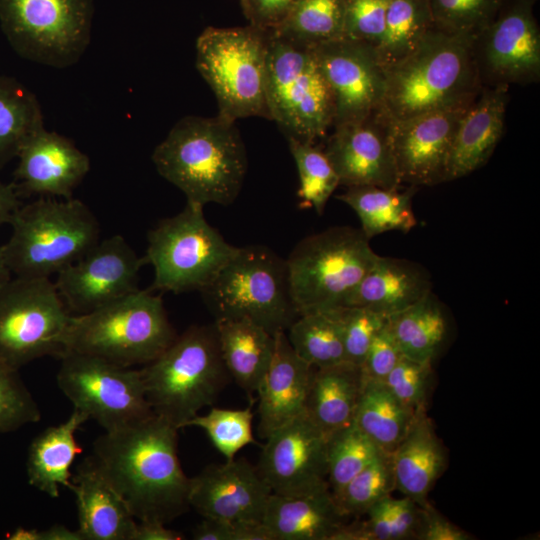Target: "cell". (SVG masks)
Returning a JSON list of instances; mask_svg holds the SVG:
<instances>
[{
  "label": "cell",
  "mask_w": 540,
  "mask_h": 540,
  "mask_svg": "<svg viewBox=\"0 0 540 540\" xmlns=\"http://www.w3.org/2000/svg\"><path fill=\"white\" fill-rule=\"evenodd\" d=\"M313 370L294 351L286 331L277 332L272 359L256 391L260 438L304 412Z\"/></svg>",
  "instance_id": "obj_23"
},
{
  "label": "cell",
  "mask_w": 540,
  "mask_h": 540,
  "mask_svg": "<svg viewBox=\"0 0 540 540\" xmlns=\"http://www.w3.org/2000/svg\"><path fill=\"white\" fill-rule=\"evenodd\" d=\"M378 257L362 230L349 226L302 239L285 260L298 314L338 307Z\"/></svg>",
  "instance_id": "obj_10"
},
{
  "label": "cell",
  "mask_w": 540,
  "mask_h": 540,
  "mask_svg": "<svg viewBox=\"0 0 540 540\" xmlns=\"http://www.w3.org/2000/svg\"><path fill=\"white\" fill-rule=\"evenodd\" d=\"M537 0H503L493 20L473 37V54L482 87L508 88L540 78Z\"/></svg>",
  "instance_id": "obj_15"
},
{
  "label": "cell",
  "mask_w": 540,
  "mask_h": 540,
  "mask_svg": "<svg viewBox=\"0 0 540 540\" xmlns=\"http://www.w3.org/2000/svg\"><path fill=\"white\" fill-rule=\"evenodd\" d=\"M203 208L187 202L148 232L144 259L154 269L149 290L201 292L236 253L238 247L207 222Z\"/></svg>",
  "instance_id": "obj_11"
},
{
  "label": "cell",
  "mask_w": 540,
  "mask_h": 540,
  "mask_svg": "<svg viewBox=\"0 0 540 540\" xmlns=\"http://www.w3.org/2000/svg\"><path fill=\"white\" fill-rule=\"evenodd\" d=\"M39 407L15 370L0 360V433L38 422Z\"/></svg>",
  "instance_id": "obj_44"
},
{
  "label": "cell",
  "mask_w": 540,
  "mask_h": 540,
  "mask_svg": "<svg viewBox=\"0 0 540 540\" xmlns=\"http://www.w3.org/2000/svg\"><path fill=\"white\" fill-rule=\"evenodd\" d=\"M298 0H240L250 25L263 30L278 27Z\"/></svg>",
  "instance_id": "obj_49"
},
{
  "label": "cell",
  "mask_w": 540,
  "mask_h": 540,
  "mask_svg": "<svg viewBox=\"0 0 540 540\" xmlns=\"http://www.w3.org/2000/svg\"><path fill=\"white\" fill-rule=\"evenodd\" d=\"M178 429L151 414L105 431L88 457L139 521L167 524L189 508L190 478L177 453Z\"/></svg>",
  "instance_id": "obj_1"
},
{
  "label": "cell",
  "mask_w": 540,
  "mask_h": 540,
  "mask_svg": "<svg viewBox=\"0 0 540 540\" xmlns=\"http://www.w3.org/2000/svg\"><path fill=\"white\" fill-rule=\"evenodd\" d=\"M327 437L302 412L265 439L256 467L272 493L297 496L330 489Z\"/></svg>",
  "instance_id": "obj_17"
},
{
  "label": "cell",
  "mask_w": 540,
  "mask_h": 540,
  "mask_svg": "<svg viewBox=\"0 0 540 540\" xmlns=\"http://www.w3.org/2000/svg\"><path fill=\"white\" fill-rule=\"evenodd\" d=\"M236 121L188 115L154 149L158 173L181 190L188 203L230 205L247 172V156Z\"/></svg>",
  "instance_id": "obj_2"
},
{
  "label": "cell",
  "mask_w": 540,
  "mask_h": 540,
  "mask_svg": "<svg viewBox=\"0 0 540 540\" xmlns=\"http://www.w3.org/2000/svg\"><path fill=\"white\" fill-rule=\"evenodd\" d=\"M342 331L345 359L362 365L369 346L387 317L363 307H334Z\"/></svg>",
  "instance_id": "obj_45"
},
{
  "label": "cell",
  "mask_w": 540,
  "mask_h": 540,
  "mask_svg": "<svg viewBox=\"0 0 540 540\" xmlns=\"http://www.w3.org/2000/svg\"><path fill=\"white\" fill-rule=\"evenodd\" d=\"M418 540H471L472 535L443 517L431 504L421 508Z\"/></svg>",
  "instance_id": "obj_50"
},
{
  "label": "cell",
  "mask_w": 540,
  "mask_h": 540,
  "mask_svg": "<svg viewBox=\"0 0 540 540\" xmlns=\"http://www.w3.org/2000/svg\"><path fill=\"white\" fill-rule=\"evenodd\" d=\"M433 27L429 0H388L384 36L375 49L384 70L411 54Z\"/></svg>",
  "instance_id": "obj_36"
},
{
  "label": "cell",
  "mask_w": 540,
  "mask_h": 540,
  "mask_svg": "<svg viewBox=\"0 0 540 540\" xmlns=\"http://www.w3.org/2000/svg\"><path fill=\"white\" fill-rule=\"evenodd\" d=\"M508 91L482 87L467 107L452 143L445 182L472 173L491 157L504 132Z\"/></svg>",
  "instance_id": "obj_24"
},
{
  "label": "cell",
  "mask_w": 540,
  "mask_h": 540,
  "mask_svg": "<svg viewBox=\"0 0 540 540\" xmlns=\"http://www.w3.org/2000/svg\"><path fill=\"white\" fill-rule=\"evenodd\" d=\"M390 124L381 109L363 120L333 127L324 152L340 185L400 188Z\"/></svg>",
  "instance_id": "obj_19"
},
{
  "label": "cell",
  "mask_w": 540,
  "mask_h": 540,
  "mask_svg": "<svg viewBox=\"0 0 540 540\" xmlns=\"http://www.w3.org/2000/svg\"><path fill=\"white\" fill-rule=\"evenodd\" d=\"M176 336L162 297L138 289L88 313L71 315L62 354H86L133 367L157 358Z\"/></svg>",
  "instance_id": "obj_4"
},
{
  "label": "cell",
  "mask_w": 540,
  "mask_h": 540,
  "mask_svg": "<svg viewBox=\"0 0 540 540\" xmlns=\"http://www.w3.org/2000/svg\"><path fill=\"white\" fill-rule=\"evenodd\" d=\"M68 488L76 497L78 531L83 540H134L136 519L88 458Z\"/></svg>",
  "instance_id": "obj_25"
},
{
  "label": "cell",
  "mask_w": 540,
  "mask_h": 540,
  "mask_svg": "<svg viewBox=\"0 0 540 540\" xmlns=\"http://www.w3.org/2000/svg\"><path fill=\"white\" fill-rule=\"evenodd\" d=\"M416 187L405 191L378 186H352L337 196L350 206L361 222V230L370 239L387 231L409 232L417 224L412 209Z\"/></svg>",
  "instance_id": "obj_32"
},
{
  "label": "cell",
  "mask_w": 540,
  "mask_h": 540,
  "mask_svg": "<svg viewBox=\"0 0 540 540\" xmlns=\"http://www.w3.org/2000/svg\"><path fill=\"white\" fill-rule=\"evenodd\" d=\"M43 127L36 96L15 78L0 76V169Z\"/></svg>",
  "instance_id": "obj_35"
},
{
  "label": "cell",
  "mask_w": 540,
  "mask_h": 540,
  "mask_svg": "<svg viewBox=\"0 0 540 540\" xmlns=\"http://www.w3.org/2000/svg\"><path fill=\"white\" fill-rule=\"evenodd\" d=\"M388 0H345L343 38L368 44L381 43Z\"/></svg>",
  "instance_id": "obj_47"
},
{
  "label": "cell",
  "mask_w": 540,
  "mask_h": 540,
  "mask_svg": "<svg viewBox=\"0 0 540 540\" xmlns=\"http://www.w3.org/2000/svg\"><path fill=\"white\" fill-rule=\"evenodd\" d=\"M192 536L195 540H237V522L203 518Z\"/></svg>",
  "instance_id": "obj_51"
},
{
  "label": "cell",
  "mask_w": 540,
  "mask_h": 540,
  "mask_svg": "<svg viewBox=\"0 0 540 540\" xmlns=\"http://www.w3.org/2000/svg\"><path fill=\"white\" fill-rule=\"evenodd\" d=\"M432 364L402 356L383 381L390 392L413 413L426 411Z\"/></svg>",
  "instance_id": "obj_46"
},
{
  "label": "cell",
  "mask_w": 540,
  "mask_h": 540,
  "mask_svg": "<svg viewBox=\"0 0 540 540\" xmlns=\"http://www.w3.org/2000/svg\"><path fill=\"white\" fill-rule=\"evenodd\" d=\"M201 293L215 320L249 319L272 335L287 331L299 316L285 260L262 245L238 247Z\"/></svg>",
  "instance_id": "obj_8"
},
{
  "label": "cell",
  "mask_w": 540,
  "mask_h": 540,
  "mask_svg": "<svg viewBox=\"0 0 540 540\" xmlns=\"http://www.w3.org/2000/svg\"><path fill=\"white\" fill-rule=\"evenodd\" d=\"M314 49L333 98V127L382 109L386 77L374 47L340 38Z\"/></svg>",
  "instance_id": "obj_18"
},
{
  "label": "cell",
  "mask_w": 540,
  "mask_h": 540,
  "mask_svg": "<svg viewBox=\"0 0 540 540\" xmlns=\"http://www.w3.org/2000/svg\"><path fill=\"white\" fill-rule=\"evenodd\" d=\"M395 489L425 508L429 492L446 466V455L426 411L418 412L392 452Z\"/></svg>",
  "instance_id": "obj_27"
},
{
  "label": "cell",
  "mask_w": 540,
  "mask_h": 540,
  "mask_svg": "<svg viewBox=\"0 0 540 540\" xmlns=\"http://www.w3.org/2000/svg\"><path fill=\"white\" fill-rule=\"evenodd\" d=\"M394 489L392 453L382 451L333 497L344 515L359 517Z\"/></svg>",
  "instance_id": "obj_41"
},
{
  "label": "cell",
  "mask_w": 540,
  "mask_h": 540,
  "mask_svg": "<svg viewBox=\"0 0 540 540\" xmlns=\"http://www.w3.org/2000/svg\"><path fill=\"white\" fill-rule=\"evenodd\" d=\"M228 374L248 394L257 391L275 348V335L245 318L215 320Z\"/></svg>",
  "instance_id": "obj_30"
},
{
  "label": "cell",
  "mask_w": 540,
  "mask_h": 540,
  "mask_svg": "<svg viewBox=\"0 0 540 540\" xmlns=\"http://www.w3.org/2000/svg\"><path fill=\"white\" fill-rule=\"evenodd\" d=\"M252 420L251 407L236 410L212 408L204 415L197 414L186 427L195 426L204 430L226 460H232L243 447L256 443Z\"/></svg>",
  "instance_id": "obj_42"
},
{
  "label": "cell",
  "mask_w": 540,
  "mask_h": 540,
  "mask_svg": "<svg viewBox=\"0 0 540 540\" xmlns=\"http://www.w3.org/2000/svg\"><path fill=\"white\" fill-rule=\"evenodd\" d=\"M139 370L153 413L178 430L216 401L229 375L215 325L189 327Z\"/></svg>",
  "instance_id": "obj_6"
},
{
  "label": "cell",
  "mask_w": 540,
  "mask_h": 540,
  "mask_svg": "<svg viewBox=\"0 0 540 540\" xmlns=\"http://www.w3.org/2000/svg\"><path fill=\"white\" fill-rule=\"evenodd\" d=\"M389 327L404 357L432 364L447 334V321L432 292L388 317Z\"/></svg>",
  "instance_id": "obj_33"
},
{
  "label": "cell",
  "mask_w": 540,
  "mask_h": 540,
  "mask_svg": "<svg viewBox=\"0 0 540 540\" xmlns=\"http://www.w3.org/2000/svg\"><path fill=\"white\" fill-rule=\"evenodd\" d=\"M88 417L74 409L69 418L46 428L31 443L27 458V476L31 486L57 498L61 486L71 482V465L82 452L75 433Z\"/></svg>",
  "instance_id": "obj_31"
},
{
  "label": "cell",
  "mask_w": 540,
  "mask_h": 540,
  "mask_svg": "<svg viewBox=\"0 0 540 540\" xmlns=\"http://www.w3.org/2000/svg\"><path fill=\"white\" fill-rule=\"evenodd\" d=\"M20 206L19 193L15 185L0 181V225L9 224Z\"/></svg>",
  "instance_id": "obj_53"
},
{
  "label": "cell",
  "mask_w": 540,
  "mask_h": 540,
  "mask_svg": "<svg viewBox=\"0 0 540 540\" xmlns=\"http://www.w3.org/2000/svg\"><path fill=\"white\" fill-rule=\"evenodd\" d=\"M39 540H83L77 530H71L64 525L55 524L48 529L39 530Z\"/></svg>",
  "instance_id": "obj_54"
},
{
  "label": "cell",
  "mask_w": 540,
  "mask_h": 540,
  "mask_svg": "<svg viewBox=\"0 0 540 540\" xmlns=\"http://www.w3.org/2000/svg\"><path fill=\"white\" fill-rule=\"evenodd\" d=\"M71 315L50 278H11L0 289V360L19 370L59 357Z\"/></svg>",
  "instance_id": "obj_13"
},
{
  "label": "cell",
  "mask_w": 540,
  "mask_h": 540,
  "mask_svg": "<svg viewBox=\"0 0 540 540\" xmlns=\"http://www.w3.org/2000/svg\"><path fill=\"white\" fill-rule=\"evenodd\" d=\"M10 540H39V530L36 528H17L8 536Z\"/></svg>",
  "instance_id": "obj_55"
},
{
  "label": "cell",
  "mask_w": 540,
  "mask_h": 540,
  "mask_svg": "<svg viewBox=\"0 0 540 540\" xmlns=\"http://www.w3.org/2000/svg\"><path fill=\"white\" fill-rule=\"evenodd\" d=\"M347 518L327 489L297 496L272 493L263 523L275 540H334Z\"/></svg>",
  "instance_id": "obj_28"
},
{
  "label": "cell",
  "mask_w": 540,
  "mask_h": 540,
  "mask_svg": "<svg viewBox=\"0 0 540 540\" xmlns=\"http://www.w3.org/2000/svg\"><path fill=\"white\" fill-rule=\"evenodd\" d=\"M272 491L245 459L209 465L190 478L189 503L203 518L263 522Z\"/></svg>",
  "instance_id": "obj_21"
},
{
  "label": "cell",
  "mask_w": 540,
  "mask_h": 540,
  "mask_svg": "<svg viewBox=\"0 0 540 540\" xmlns=\"http://www.w3.org/2000/svg\"><path fill=\"white\" fill-rule=\"evenodd\" d=\"M503 0H429L434 26L475 37L495 17Z\"/></svg>",
  "instance_id": "obj_43"
},
{
  "label": "cell",
  "mask_w": 540,
  "mask_h": 540,
  "mask_svg": "<svg viewBox=\"0 0 540 540\" xmlns=\"http://www.w3.org/2000/svg\"><path fill=\"white\" fill-rule=\"evenodd\" d=\"M268 30L207 27L196 41V67L211 87L218 115L269 119L266 89Z\"/></svg>",
  "instance_id": "obj_9"
},
{
  "label": "cell",
  "mask_w": 540,
  "mask_h": 540,
  "mask_svg": "<svg viewBox=\"0 0 540 540\" xmlns=\"http://www.w3.org/2000/svg\"><path fill=\"white\" fill-rule=\"evenodd\" d=\"M17 158L13 184L19 195L72 198L90 170L85 153L68 138L45 127L25 141Z\"/></svg>",
  "instance_id": "obj_22"
},
{
  "label": "cell",
  "mask_w": 540,
  "mask_h": 540,
  "mask_svg": "<svg viewBox=\"0 0 540 540\" xmlns=\"http://www.w3.org/2000/svg\"><path fill=\"white\" fill-rule=\"evenodd\" d=\"M470 104L391 119L390 139L401 184L417 187L445 182L456 130Z\"/></svg>",
  "instance_id": "obj_20"
},
{
  "label": "cell",
  "mask_w": 540,
  "mask_h": 540,
  "mask_svg": "<svg viewBox=\"0 0 540 540\" xmlns=\"http://www.w3.org/2000/svg\"><path fill=\"white\" fill-rule=\"evenodd\" d=\"M59 359L58 387L74 409L95 420L105 431L153 414L139 369L74 352H65Z\"/></svg>",
  "instance_id": "obj_14"
},
{
  "label": "cell",
  "mask_w": 540,
  "mask_h": 540,
  "mask_svg": "<svg viewBox=\"0 0 540 540\" xmlns=\"http://www.w3.org/2000/svg\"><path fill=\"white\" fill-rule=\"evenodd\" d=\"M362 388L360 366L345 361L314 368L304 412L328 436L353 423Z\"/></svg>",
  "instance_id": "obj_29"
},
{
  "label": "cell",
  "mask_w": 540,
  "mask_h": 540,
  "mask_svg": "<svg viewBox=\"0 0 540 540\" xmlns=\"http://www.w3.org/2000/svg\"><path fill=\"white\" fill-rule=\"evenodd\" d=\"M11 274L5 259L3 246L0 245V289L11 279Z\"/></svg>",
  "instance_id": "obj_56"
},
{
  "label": "cell",
  "mask_w": 540,
  "mask_h": 540,
  "mask_svg": "<svg viewBox=\"0 0 540 540\" xmlns=\"http://www.w3.org/2000/svg\"><path fill=\"white\" fill-rule=\"evenodd\" d=\"M382 451L354 423L329 434L327 437V478L332 495L336 496Z\"/></svg>",
  "instance_id": "obj_39"
},
{
  "label": "cell",
  "mask_w": 540,
  "mask_h": 540,
  "mask_svg": "<svg viewBox=\"0 0 540 540\" xmlns=\"http://www.w3.org/2000/svg\"><path fill=\"white\" fill-rule=\"evenodd\" d=\"M473 37L435 26L417 48L385 69L382 110L392 120L470 104L482 89Z\"/></svg>",
  "instance_id": "obj_3"
},
{
  "label": "cell",
  "mask_w": 540,
  "mask_h": 540,
  "mask_svg": "<svg viewBox=\"0 0 540 540\" xmlns=\"http://www.w3.org/2000/svg\"><path fill=\"white\" fill-rule=\"evenodd\" d=\"M431 292V281L419 265L379 256L338 307H363L387 318Z\"/></svg>",
  "instance_id": "obj_26"
},
{
  "label": "cell",
  "mask_w": 540,
  "mask_h": 540,
  "mask_svg": "<svg viewBox=\"0 0 540 540\" xmlns=\"http://www.w3.org/2000/svg\"><path fill=\"white\" fill-rule=\"evenodd\" d=\"M402 356L387 318L374 336L361 365L363 380L384 381Z\"/></svg>",
  "instance_id": "obj_48"
},
{
  "label": "cell",
  "mask_w": 540,
  "mask_h": 540,
  "mask_svg": "<svg viewBox=\"0 0 540 540\" xmlns=\"http://www.w3.org/2000/svg\"><path fill=\"white\" fill-rule=\"evenodd\" d=\"M93 15L94 0H0V26L12 49L57 69L85 53Z\"/></svg>",
  "instance_id": "obj_12"
},
{
  "label": "cell",
  "mask_w": 540,
  "mask_h": 540,
  "mask_svg": "<svg viewBox=\"0 0 540 540\" xmlns=\"http://www.w3.org/2000/svg\"><path fill=\"white\" fill-rule=\"evenodd\" d=\"M345 0H298L283 22L271 30L315 47L343 38Z\"/></svg>",
  "instance_id": "obj_38"
},
{
  "label": "cell",
  "mask_w": 540,
  "mask_h": 540,
  "mask_svg": "<svg viewBox=\"0 0 540 540\" xmlns=\"http://www.w3.org/2000/svg\"><path fill=\"white\" fill-rule=\"evenodd\" d=\"M287 140L298 170L301 205L313 208L321 215L340 185L339 177L324 150L311 142Z\"/></svg>",
  "instance_id": "obj_40"
},
{
  "label": "cell",
  "mask_w": 540,
  "mask_h": 540,
  "mask_svg": "<svg viewBox=\"0 0 540 540\" xmlns=\"http://www.w3.org/2000/svg\"><path fill=\"white\" fill-rule=\"evenodd\" d=\"M2 245L15 277L50 278L81 258L100 240V225L82 201L39 197L20 206Z\"/></svg>",
  "instance_id": "obj_5"
},
{
  "label": "cell",
  "mask_w": 540,
  "mask_h": 540,
  "mask_svg": "<svg viewBox=\"0 0 540 540\" xmlns=\"http://www.w3.org/2000/svg\"><path fill=\"white\" fill-rule=\"evenodd\" d=\"M144 257L126 239L113 235L100 239L53 281L70 313H88L138 290Z\"/></svg>",
  "instance_id": "obj_16"
},
{
  "label": "cell",
  "mask_w": 540,
  "mask_h": 540,
  "mask_svg": "<svg viewBox=\"0 0 540 540\" xmlns=\"http://www.w3.org/2000/svg\"><path fill=\"white\" fill-rule=\"evenodd\" d=\"M416 414L406 408L383 381L363 380L353 423L381 450L392 453Z\"/></svg>",
  "instance_id": "obj_34"
},
{
  "label": "cell",
  "mask_w": 540,
  "mask_h": 540,
  "mask_svg": "<svg viewBox=\"0 0 540 540\" xmlns=\"http://www.w3.org/2000/svg\"><path fill=\"white\" fill-rule=\"evenodd\" d=\"M183 535L166 528V524L156 521H140L137 523L134 540H181Z\"/></svg>",
  "instance_id": "obj_52"
},
{
  "label": "cell",
  "mask_w": 540,
  "mask_h": 540,
  "mask_svg": "<svg viewBox=\"0 0 540 540\" xmlns=\"http://www.w3.org/2000/svg\"><path fill=\"white\" fill-rule=\"evenodd\" d=\"M266 89L269 119L287 139L314 143L333 127V98L314 47L268 30Z\"/></svg>",
  "instance_id": "obj_7"
},
{
  "label": "cell",
  "mask_w": 540,
  "mask_h": 540,
  "mask_svg": "<svg viewBox=\"0 0 540 540\" xmlns=\"http://www.w3.org/2000/svg\"><path fill=\"white\" fill-rule=\"evenodd\" d=\"M287 331L294 351L312 367L324 368L346 361L341 325L334 308L301 314Z\"/></svg>",
  "instance_id": "obj_37"
}]
</instances>
